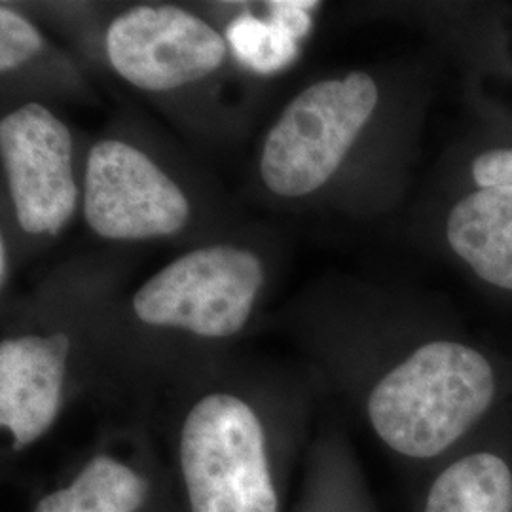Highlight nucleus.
<instances>
[{
    "label": "nucleus",
    "mask_w": 512,
    "mask_h": 512,
    "mask_svg": "<svg viewBox=\"0 0 512 512\" xmlns=\"http://www.w3.org/2000/svg\"><path fill=\"white\" fill-rule=\"evenodd\" d=\"M494 393V370L484 355L458 342H431L376 384L368 418L391 450L435 458L482 418Z\"/></svg>",
    "instance_id": "nucleus-1"
},
{
    "label": "nucleus",
    "mask_w": 512,
    "mask_h": 512,
    "mask_svg": "<svg viewBox=\"0 0 512 512\" xmlns=\"http://www.w3.org/2000/svg\"><path fill=\"white\" fill-rule=\"evenodd\" d=\"M71 340L25 334L0 344V423L21 450L50 431L63 403Z\"/></svg>",
    "instance_id": "nucleus-8"
},
{
    "label": "nucleus",
    "mask_w": 512,
    "mask_h": 512,
    "mask_svg": "<svg viewBox=\"0 0 512 512\" xmlns=\"http://www.w3.org/2000/svg\"><path fill=\"white\" fill-rule=\"evenodd\" d=\"M44 48V37L37 27L14 8H0V71L12 73L29 63Z\"/></svg>",
    "instance_id": "nucleus-12"
},
{
    "label": "nucleus",
    "mask_w": 512,
    "mask_h": 512,
    "mask_svg": "<svg viewBox=\"0 0 512 512\" xmlns=\"http://www.w3.org/2000/svg\"><path fill=\"white\" fill-rule=\"evenodd\" d=\"M473 179L480 188L512 186V148H495L480 154L473 164Z\"/></svg>",
    "instance_id": "nucleus-14"
},
{
    "label": "nucleus",
    "mask_w": 512,
    "mask_h": 512,
    "mask_svg": "<svg viewBox=\"0 0 512 512\" xmlns=\"http://www.w3.org/2000/svg\"><path fill=\"white\" fill-rule=\"evenodd\" d=\"M110 67L145 92H173L217 73L228 42L196 14L169 4L133 6L107 31Z\"/></svg>",
    "instance_id": "nucleus-6"
},
{
    "label": "nucleus",
    "mask_w": 512,
    "mask_h": 512,
    "mask_svg": "<svg viewBox=\"0 0 512 512\" xmlns=\"http://www.w3.org/2000/svg\"><path fill=\"white\" fill-rule=\"evenodd\" d=\"M192 512H279L264 429L230 393L205 395L186 414L179 442Z\"/></svg>",
    "instance_id": "nucleus-3"
},
{
    "label": "nucleus",
    "mask_w": 512,
    "mask_h": 512,
    "mask_svg": "<svg viewBox=\"0 0 512 512\" xmlns=\"http://www.w3.org/2000/svg\"><path fill=\"white\" fill-rule=\"evenodd\" d=\"M0 156L19 228L57 236L78 205L69 128L44 105L25 103L0 122Z\"/></svg>",
    "instance_id": "nucleus-7"
},
{
    "label": "nucleus",
    "mask_w": 512,
    "mask_h": 512,
    "mask_svg": "<svg viewBox=\"0 0 512 512\" xmlns=\"http://www.w3.org/2000/svg\"><path fill=\"white\" fill-rule=\"evenodd\" d=\"M264 281V264L251 249L207 245L148 277L133 294L131 308L150 327L230 338L251 319Z\"/></svg>",
    "instance_id": "nucleus-4"
},
{
    "label": "nucleus",
    "mask_w": 512,
    "mask_h": 512,
    "mask_svg": "<svg viewBox=\"0 0 512 512\" xmlns=\"http://www.w3.org/2000/svg\"><path fill=\"white\" fill-rule=\"evenodd\" d=\"M378 105L366 73L323 80L298 93L281 112L260 152V177L279 198L317 192L346 160Z\"/></svg>",
    "instance_id": "nucleus-2"
},
{
    "label": "nucleus",
    "mask_w": 512,
    "mask_h": 512,
    "mask_svg": "<svg viewBox=\"0 0 512 512\" xmlns=\"http://www.w3.org/2000/svg\"><path fill=\"white\" fill-rule=\"evenodd\" d=\"M10 277V260H8V247H6V239H0V285L6 287Z\"/></svg>",
    "instance_id": "nucleus-15"
},
{
    "label": "nucleus",
    "mask_w": 512,
    "mask_h": 512,
    "mask_svg": "<svg viewBox=\"0 0 512 512\" xmlns=\"http://www.w3.org/2000/svg\"><path fill=\"white\" fill-rule=\"evenodd\" d=\"M270 19L277 23L291 37L300 40L310 35L311 12L319 6V2H296V0H277L268 2Z\"/></svg>",
    "instance_id": "nucleus-13"
},
{
    "label": "nucleus",
    "mask_w": 512,
    "mask_h": 512,
    "mask_svg": "<svg viewBox=\"0 0 512 512\" xmlns=\"http://www.w3.org/2000/svg\"><path fill=\"white\" fill-rule=\"evenodd\" d=\"M226 42L239 63L258 74H272L289 67L298 54L296 38L283 31L272 19L241 16L226 33Z\"/></svg>",
    "instance_id": "nucleus-11"
},
{
    "label": "nucleus",
    "mask_w": 512,
    "mask_h": 512,
    "mask_svg": "<svg viewBox=\"0 0 512 512\" xmlns=\"http://www.w3.org/2000/svg\"><path fill=\"white\" fill-rule=\"evenodd\" d=\"M425 512H512V473L495 454H473L433 482Z\"/></svg>",
    "instance_id": "nucleus-10"
},
{
    "label": "nucleus",
    "mask_w": 512,
    "mask_h": 512,
    "mask_svg": "<svg viewBox=\"0 0 512 512\" xmlns=\"http://www.w3.org/2000/svg\"><path fill=\"white\" fill-rule=\"evenodd\" d=\"M190 202L143 150L118 139L93 145L84 177V217L110 241H147L183 232Z\"/></svg>",
    "instance_id": "nucleus-5"
},
{
    "label": "nucleus",
    "mask_w": 512,
    "mask_h": 512,
    "mask_svg": "<svg viewBox=\"0 0 512 512\" xmlns=\"http://www.w3.org/2000/svg\"><path fill=\"white\" fill-rule=\"evenodd\" d=\"M448 241L480 279L512 291V186L461 200L448 219Z\"/></svg>",
    "instance_id": "nucleus-9"
}]
</instances>
